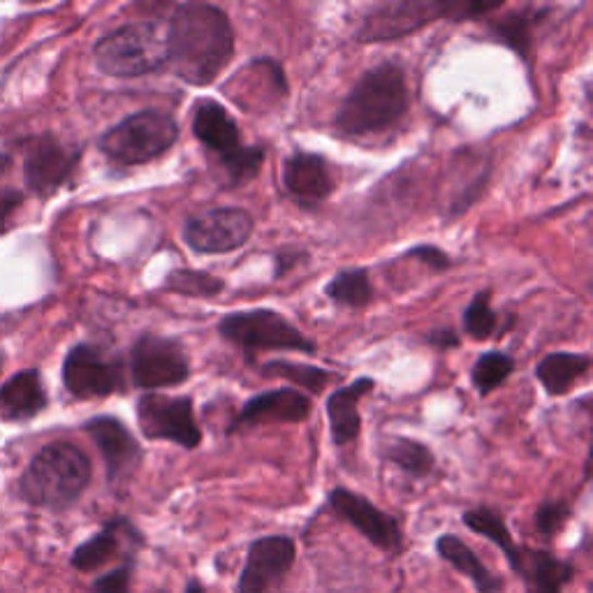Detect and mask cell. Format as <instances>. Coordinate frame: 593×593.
Instances as JSON below:
<instances>
[{
    "label": "cell",
    "mask_w": 593,
    "mask_h": 593,
    "mask_svg": "<svg viewBox=\"0 0 593 593\" xmlns=\"http://www.w3.org/2000/svg\"><path fill=\"white\" fill-rule=\"evenodd\" d=\"M167 67L190 86H209L235 56V30L220 8L177 5L165 24Z\"/></svg>",
    "instance_id": "6da1fadb"
},
{
    "label": "cell",
    "mask_w": 593,
    "mask_h": 593,
    "mask_svg": "<svg viewBox=\"0 0 593 593\" xmlns=\"http://www.w3.org/2000/svg\"><path fill=\"white\" fill-rule=\"evenodd\" d=\"M406 73L396 63L366 70L341 102L335 128L341 137L362 139L394 128L408 114Z\"/></svg>",
    "instance_id": "7a4b0ae2"
},
{
    "label": "cell",
    "mask_w": 593,
    "mask_h": 593,
    "mask_svg": "<svg viewBox=\"0 0 593 593\" xmlns=\"http://www.w3.org/2000/svg\"><path fill=\"white\" fill-rule=\"evenodd\" d=\"M501 3H474V0H394L382 3L364 16L355 30V42H390L406 38L433 22H466L499 10Z\"/></svg>",
    "instance_id": "3957f363"
},
{
    "label": "cell",
    "mask_w": 593,
    "mask_h": 593,
    "mask_svg": "<svg viewBox=\"0 0 593 593\" xmlns=\"http://www.w3.org/2000/svg\"><path fill=\"white\" fill-rule=\"evenodd\" d=\"M91 482V462L73 443L40 450L22 478V496L49 510H65Z\"/></svg>",
    "instance_id": "277c9868"
},
{
    "label": "cell",
    "mask_w": 593,
    "mask_h": 593,
    "mask_svg": "<svg viewBox=\"0 0 593 593\" xmlns=\"http://www.w3.org/2000/svg\"><path fill=\"white\" fill-rule=\"evenodd\" d=\"M96 65L104 75L133 79L167 67V35L159 22L126 24L96 45Z\"/></svg>",
    "instance_id": "5b68a950"
},
{
    "label": "cell",
    "mask_w": 593,
    "mask_h": 593,
    "mask_svg": "<svg viewBox=\"0 0 593 593\" xmlns=\"http://www.w3.org/2000/svg\"><path fill=\"white\" fill-rule=\"evenodd\" d=\"M177 139L179 124L169 112L142 110L112 126L98 139V147L112 163L135 167L161 159Z\"/></svg>",
    "instance_id": "8992f818"
},
{
    "label": "cell",
    "mask_w": 593,
    "mask_h": 593,
    "mask_svg": "<svg viewBox=\"0 0 593 593\" xmlns=\"http://www.w3.org/2000/svg\"><path fill=\"white\" fill-rule=\"evenodd\" d=\"M218 335L247 353L255 351H296L316 353V343L306 339L281 313L269 308L228 313L218 323Z\"/></svg>",
    "instance_id": "52a82bcc"
},
{
    "label": "cell",
    "mask_w": 593,
    "mask_h": 593,
    "mask_svg": "<svg viewBox=\"0 0 593 593\" xmlns=\"http://www.w3.org/2000/svg\"><path fill=\"white\" fill-rule=\"evenodd\" d=\"M137 422L149 441H169L186 450H195L202 443L190 396L149 392L137 401Z\"/></svg>",
    "instance_id": "ba28073f"
},
{
    "label": "cell",
    "mask_w": 593,
    "mask_h": 593,
    "mask_svg": "<svg viewBox=\"0 0 593 593\" xmlns=\"http://www.w3.org/2000/svg\"><path fill=\"white\" fill-rule=\"evenodd\" d=\"M130 376L142 390L177 388L190 378V359L179 341L142 335L133 343Z\"/></svg>",
    "instance_id": "9c48e42d"
},
{
    "label": "cell",
    "mask_w": 593,
    "mask_h": 593,
    "mask_svg": "<svg viewBox=\"0 0 593 593\" xmlns=\"http://www.w3.org/2000/svg\"><path fill=\"white\" fill-rule=\"evenodd\" d=\"M255 232V220L249 212L235 206L209 209L188 218L184 239L190 249L202 255H220L241 249Z\"/></svg>",
    "instance_id": "30bf717a"
},
{
    "label": "cell",
    "mask_w": 593,
    "mask_h": 593,
    "mask_svg": "<svg viewBox=\"0 0 593 593\" xmlns=\"http://www.w3.org/2000/svg\"><path fill=\"white\" fill-rule=\"evenodd\" d=\"M63 380L77 399H100L124 390V371L118 359L96 345H77L63 364Z\"/></svg>",
    "instance_id": "8fae6325"
},
{
    "label": "cell",
    "mask_w": 593,
    "mask_h": 593,
    "mask_svg": "<svg viewBox=\"0 0 593 593\" xmlns=\"http://www.w3.org/2000/svg\"><path fill=\"white\" fill-rule=\"evenodd\" d=\"M327 505L331 513L348 521V525L359 531L378 550L396 552L401 547L404 533H401L399 521L392 515L376 508L369 499H364L351 490H343V487H337V490L329 492Z\"/></svg>",
    "instance_id": "7c38bea8"
},
{
    "label": "cell",
    "mask_w": 593,
    "mask_h": 593,
    "mask_svg": "<svg viewBox=\"0 0 593 593\" xmlns=\"http://www.w3.org/2000/svg\"><path fill=\"white\" fill-rule=\"evenodd\" d=\"M296 547L288 535H267L251 545L239 575V593H269L294 564Z\"/></svg>",
    "instance_id": "4fadbf2b"
},
{
    "label": "cell",
    "mask_w": 593,
    "mask_h": 593,
    "mask_svg": "<svg viewBox=\"0 0 593 593\" xmlns=\"http://www.w3.org/2000/svg\"><path fill=\"white\" fill-rule=\"evenodd\" d=\"M84 429L98 445L104 466H108V478L112 484L128 480L139 468V464H142L144 450L139 447L135 436L128 431L124 422L116 420V417L110 415L93 417V420L84 425Z\"/></svg>",
    "instance_id": "5bb4252c"
},
{
    "label": "cell",
    "mask_w": 593,
    "mask_h": 593,
    "mask_svg": "<svg viewBox=\"0 0 593 593\" xmlns=\"http://www.w3.org/2000/svg\"><path fill=\"white\" fill-rule=\"evenodd\" d=\"M313 411V401L304 392L294 388L272 390L249 399L241 406L235 422L230 425V433L260 427V425H300L306 422Z\"/></svg>",
    "instance_id": "9a60e30c"
},
{
    "label": "cell",
    "mask_w": 593,
    "mask_h": 593,
    "mask_svg": "<svg viewBox=\"0 0 593 593\" xmlns=\"http://www.w3.org/2000/svg\"><path fill=\"white\" fill-rule=\"evenodd\" d=\"M225 93L239 108L251 110V114H260V110H267L288 96V84L281 65L269 59H257L239 70L237 77L225 86Z\"/></svg>",
    "instance_id": "2e32d148"
},
{
    "label": "cell",
    "mask_w": 593,
    "mask_h": 593,
    "mask_svg": "<svg viewBox=\"0 0 593 593\" xmlns=\"http://www.w3.org/2000/svg\"><path fill=\"white\" fill-rule=\"evenodd\" d=\"M79 151L56 142L54 137L35 139L26 153V184L38 195L59 190L77 167Z\"/></svg>",
    "instance_id": "e0dca14e"
},
{
    "label": "cell",
    "mask_w": 593,
    "mask_h": 593,
    "mask_svg": "<svg viewBox=\"0 0 593 593\" xmlns=\"http://www.w3.org/2000/svg\"><path fill=\"white\" fill-rule=\"evenodd\" d=\"M283 188L302 206H316L335 193V179L323 155L296 151L283 163Z\"/></svg>",
    "instance_id": "ac0fdd59"
},
{
    "label": "cell",
    "mask_w": 593,
    "mask_h": 593,
    "mask_svg": "<svg viewBox=\"0 0 593 593\" xmlns=\"http://www.w3.org/2000/svg\"><path fill=\"white\" fill-rule=\"evenodd\" d=\"M193 133L200 142L216 155L218 165L230 161L232 155H237L243 147H247L241 142L235 118L216 100H200L195 104Z\"/></svg>",
    "instance_id": "d6986e66"
},
{
    "label": "cell",
    "mask_w": 593,
    "mask_h": 593,
    "mask_svg": "<svg viewBox=\"0 0 593 593\" xmlns=\"http://www.w3.org/2000/svg\"><path fill=\"white\" fill-rule=\"evenodd\" d=\"M510 566L525 580L527 593H564V586L572 578L570 564L556 559L550 552L525 545H517V554Z\"/></svg>",
    "instance_id": "ffe728a7"
},
{
    "label": "cell",
    "mask_w": 593,
    "mask_h": 593,
    "mask_svg": "<svg viewBox=\"0 0 593 593\" xmlns=\"http://www.w3.org/2000/svg\"><path fill=\"white\" fill-rule=\"evenodd\" d=\"M376 382L371 378H357L351 386L337 390L327 399V417L331 427V441L339 447L353 443L362 431L359 401L371 394Z\"/></svg>",
    "instance_id": "44dd1931"
},
{
    "label": "cell",
    "mask_w": 593,
    "mask_h": 593,
    "mask_svg": "<svg viewBox=\"0 0 593 593\" xmlns=\"http://www.w3.org/2000/svg\"><path fill=\"white\" fill-rule=\"evenodd\" d=\"M142 543V538L135 531V527L126 519H114L104 527L98 535L86 540L73 554V566L81 572H91L96 568L108 566L110 562L118 559L124 554L126 545Z\"/></svg>",
    "instance_id": "7402d4cb"
},
{
    "label": "cell",
    "mask_w": 593,
    "mask_h": 593,
    "mask_svg": "<svg viewBox=\"0 0 593 593\" xmlns=\"http://www.w3.org/2000/svg\"><path fill=\"white\" fill-rule=\"evenodd\" d=\"M47 406V394L38 371H22L0 388V415L5 420H28Z\"/></svg>",
    "instance_id": "603a6c76"
},
{
    "label": "cell",
    "mask_w": 593,
    "mask_h": 593,
    "mask_svg": "<svg viewBox=\"0 0 593 593\" xmlns=\"http://www.w3.org/2000/svg\"><path fill=\"white\" fill-rule=\"evenodd\" d=\"M436 552L443 562H447L457 572H462L464 578L476 584L480 593H501L503 591V578L496 572L487 568L478 554L470 550L462 538L457 535H441L436 540Z\"/></svg>",
    "instance_id": "cb8c5ba5"
},
{
    "label": "cell",
    "mask_w": 593,
    "mask_h": 593,
    "mask_svg": "<svg viewBox=\"0 0 593 593\" xmlns=\"http://www.w3.org/2000/svg\"><path fill=\"white\" fill-rule=\"evenodd\" d=\"M591 369V357L580 353H550L535 366V378L550 396H564Z\"/></svg>",
    "instance_id": "d4e9b609"
},
{
    "label": "cell",
    "mask_w": 593,
    "mask_h": 593,
    "mask_svg": "<svg viewBox=\"0 0 593 593\" xmlns=\"http://www.w3.org/2000/svg\"><path fill=\"white\" fill-rule=\"evenodd\" d=\"M382 457L394 464L399 470H404L411 478H427L436 464L429 445L413 439H404V436H394V439L382 447Z\"/></svg>",
    "instance_id": "484cf974"
},
{
    "label": "cell",
    "mask_w": 593,
    "mask_h": 593,
    "mask_svg": "<svg viewBox=\"0 0 593 593\" xmlns=\"http://www.w3.org/2000/svg\"><path fill=\"white\" fill-rule=\"evenodd\" d=\"M325 294L337 306L362 308L371 304L374 286L366 269H343L325 286Z\"/></svg>",
    "instance_id": "4316f807"
},
{
    "label": "cell",
    "mask_w": 593,
    "mask_h": 593,
    "mask_svg": "<svg viewBox=\"0 0 593 593\" xmlns=\"http://www.w3.org/2000/svg\"><path fill=\"white\" fill-rule=\"evenodd\" d=\"M464 525L487 538V540H492V543L505 554V559L513 562L515 559V554H517V545H515V540L508 531V525H505V519L503 515H499L496 510L492 508H474V510H468L464 513Z\"/></svg>",
    "instance_id": "83f0119b"
},
{
    "label": "cell",
    "mask_w": 593,
    "mask_h": 593,
    "mask_svg": "<svg viewBox=\"0 0 593 593\" xmlns=\"http://www.w3.org/2000/svg\"><path fill=\"white\" fill-rule=\"evenodd\" d=\"M263 376H276V378H286L292 386L300 390H308L311 394H320L327 382L335 378L331 371L320 369V366H311V364H300V362H288V359H274L263 364ZM294 388V390H296Z\"/></svg>",
    "instance_id": "f1b7e54d"
},
{
    "label": "cell",
    "mask_w": 593,
    "mask_h": 593,
    "mask_svg": "<svg viewBox=\"0 0 593 593\" xmlns=\"http://www.w3.org/2000/svg\"><path fill=\"white\" fill-rule=\"evenodd\" d=\"M543 12H535L533 8H525L517 10L508 16H501V20L492 22V33L496 35V40L508 45L510 49H515L517 54L527 56L529 47H531V28L535 24L538 16Z\"/></svg>",
    "instance_id": "f546056e"
},
{
    "label": "cell",
    "mask_w": 593,
    "mask_h": 593,
    "mask_svg": "<svg viewBox=\"0 0 593 593\" xmlns=\"http://www.w3.org/2000/svg\"><path fill=\"white\" fill-rule=\"evenodd\" d=\"M163 288L174 294L193 296V300H212V296L225 290V281L214 274L198 269H174L167 274Z\"/></svg>",
    "instance_id": "4dcf8cb0"
},
{
    "label": "cell",
    "mask_w": 593,
    "mask_h": 593,
    "mask_svg": "<svg viewBox=\"0 0 593 593\" xmlns=\"http://www.w3.org/2000/svg\"><path fill=\"white\" fill-rule=\"evenodd\" d=\"M513 371H515V359L510 355H505L501 351H490L478 357L474 369H470V380H474L480 396H487L496 388H501L503 382L513 376Z\"/></svg>",
    "instance_id": "1f68e13d"
},
{
    "label": "cell",
    "mask_w": 593,
    "mask_h": 593,
    "mask_svg": "<svg viewBox=\"0 0 593 593\" xmlns=\"http://www.w3.org/2000/svg\"><path fill=\"white\" fill-rule=\"evenodd\" d=\"M499 327V316L492 308V292H478L464 311V331L478 341L490 339Z\"/></svg>",
    "instance_id": "d6a6232c"
},
{
    "label": "cell",
    "mask_w": 593,
    "mask_h": 593,
    "mask_svg": "<svg viewBox=\"0 0 593 593\" xmlns=\"http://www.w3.org/2000/svg\"><path fill=\"white\" fill-rule=\"evenodd\" d=\"M568 515H570V508H568V503H564V501L543 503L535 510V529H538V533L554 535L556 531H562Z\"/></svg>",
    "instance_id": "836d02e7"
},
{
    "label": "cell",
    "mask_w": 593,
    "mask_h": 593,
    "mask_svg": "<svg viewBox=\"0 0 593 593\" xmlns=\"http://www.w3.org/2000/svg\"><path fill=\"white\" fill-rule=\"evenodd\" d=\"M130 572H133L130 564L104 572L102 578L96 580L93 591L96 593H128L130 591Z\"/></svg>",
    "instance_id": "e575fe53"
},
{
    "label": "cell",
    "mask_w": 593,
    "mask_h": 593,
    "mask_svg": "<svg viewBox=\"0 0 593 593\" xmlns=\"http://www.w3.org/2000/svg\"><path fill=\"white\" fill-rule=\"evenodd\" d=\"M408 257H420V263H425L433 272H443L452 265V260L445 251L429 247V243H422V247H415L408 251Z\"/></svg>",
    "instance_id": "d590c367"
},
{
    "label": "cell",
    "mask_w": 593,
    "mask_h": 593,
    "mask_svg": "<svg viewBox=\"0 0 593 593\" xmlns=\"http://www.w3.org/2000/svg\"><path fill=\"white\" fill-rule=\"evenodd\" d=\"M22 204L20 193H0V235L8 230L10 218L16 212V206Z\"/></svg>",
    "instance_id": "8d00e7d4"
},
{
    "label": "cell",
    "mask_w": 593,
    "mask_h": 593,
    "mask_svg": "<svg viewBox=\"0 0 593 593\" xmlns=\"http://www.w3.org/2000/svg\"><path fill=\"white\" fill-rule=\"evenodd\" d=\"M427 341L433 348H439V351H450V348H457L459 345V337L452 329H436V331H431V335L427 337Z\"/></svg>",
    "instance_id": "74e56055"
},
{
    "label": "cell",
    "mask_w": 593,
    "mask_h": 593,
    "mask_svg": "<svg viewBox=\"0 0 593 593\" xmlns=\"http://www.w3.org/2000/svg\"><path fill=\"white\" fill-rule=\"evenodd\" d=\"M300 257H304V253L300 251H281L276 255V272H274V278H281L286 276L296 263H300Z\"/></svg>",
    "instance_id": "f35d334b"
},
{
    "label": "cell",
    "mask_w": 593,
    "mask_h": 593,
    "mask_svg": "<svg viewBox=\"0 0 593 593\" xmlns=\"http://www.w3.org/2000/svg\"><path fill=\"white\" fill-rule=\"evenodd\" d=\"M186 593H204V589H202V584L198 580H190L188 586H186Z\"/></svg>",
    "instance_id": "ab89813d"
}]
</instances>
